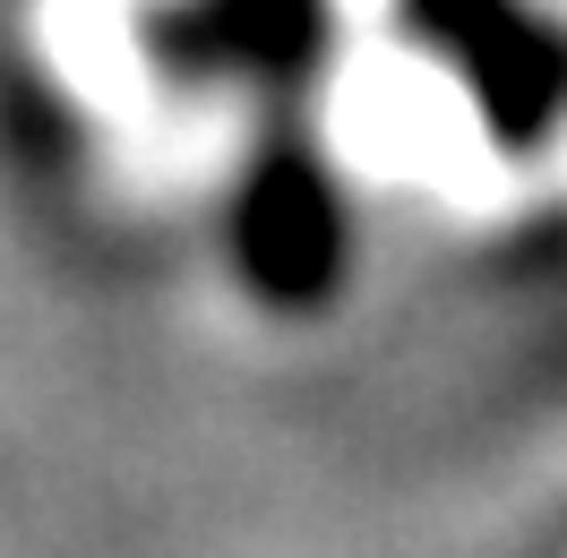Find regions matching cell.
Listing matches in <instances>:
<instances>
[{
	"mask_svg": "<svg viewBox=\"0 0 567 558\" xmlns=\"http://www.w3.org/2000/svg\"><path fill=\"white\" fill-rule=\"evenodd\" d=\"M233 258L241 283L267 310H327L344 292V258H353V224H344V189L327 180L310 146H267L258 173L241 180L233 207Z\"/></svg>",
	"mask_w": 567,
	"mask_h": 558,
	"instance_id": "6da1fadb",
	"label": "cell"
},
{
	"mask_svg": "<svg viewBox=\"0 0 567 558\" xmlns=\"http://www.w3.org/2000/svg\"><path fill=\"white\" fill-rule=\"evenodd\" d=\"M456 78L473 86L482 121L498 130V146H533L567 112V35L525 18L516 0H404Z\"/></svg>",
	"mask_w": 567,
	"mask_h": 558,
	"instance_id": "7a4b0ae2",
	"label": "cell"
},
{
	"mask_svg": "<svg viewBox=\"0 0 567 558\" xmlns=\"http://www.w3.org/2000/svg\"><path fill=\"white\" fill-rule=\"evenodd\" d=\"M207 43L267 61V70H292L319 52V0H224L207 18Z\"/></svg>",
	"mask_w": 567,
	"mask_h": 558,
	"instance_id": "3957f363",
	"label": "cell"
}]
</instances>
